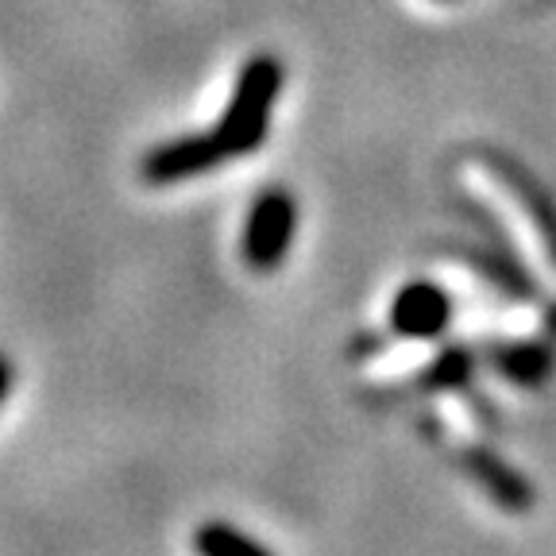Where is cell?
<instances>
[{
  "label": "cell",
  "mask_w": 556,
  "mask_h": 556,
  "mask_svg": "<svg viewBox=\"0 0 556 556\" xmlns=\"http://www.w3.org/2000/svg\"><path fill=\"white\" fill-rule=\"evenodd\" d=\"M471 371H476V356L468 348H444L437 352V359L417 375V387L421 391H460L471 382Z\"/></svg>",
  "instance_id": "ba28073f"
},
{
  "label": "cell",
  "mask_w": 556,
  "mask_h": 556,
  "mask_svg": "<svg viewBox=\"0 0 556 556\" xmlns=\"http://www.w3.org/2000/svg\"><path fill=\"white\" fill-rule=\"evenodd\" d=\"M486 163H491V170H498L503 174V182H506V190L514 193V198L526 205V213L533 217V225H538V232L545 236V248H548V255L556 260V205H553V198H548L545 190H541L538 182H533L530 174L521 170L518 163H510V159H503V155H486Z\"/></svg>",
  "instance_id": "52a82bcc"
},
{
  "label": "cell",
  "mask_w": 556,
  "mask_h": 556,
  "mask_svg": "<svg viewBox=\"0 0 556 556\" xmlns=\"http://www.w3.org/2000/svg\"><path fill=\"white\" fill-rule=\"evenodd\" d=\"M12 391V359L0 352V406H4V399H9Z\"/></svg>",
  "instance_id": "30bf717a"
},
{
  "label": "cell",
  "mask_w": 556,
  "mask_h": 556,
  "mask_svg": "<svg viewBox=\"0 0 556 556\" xmlns=\"http://www.w3.org/2000/svg\"><path fill=\"white\" fill-rule=\"evenodd\" d=\"M298 232V201L290 190L282 186H270L248 208V220H243V236H240V255L243 263L260 275L278 270L287 263L290 243Z\"/></svg>",
  "instance_id": "7a4b0ae2"
},
{
  "label": "cell",
  "mask_w": 556,
  "mask_h": 556,
  "mask_svg": "<svg viewBox=\"0 0 556 556\" xmlns=\"http://www.w3.org/2000/svg\"><path fill=\"white\" fill-rule=\"evenodd\" d=\"M287 81V66L275 54H252L236 74L232 97L217 121V139L228 151V159L255 155L270 136V113Z\"/></svg>",
  "instance_id": "6da1fadb"
},
{
  "label": "cell",
  "mask_w": 556,
  "mask_h": 556,
  "mask_svg": "<svg viewBox=\"0 0 556 556\" xmlns=\"http://www.w3.org/2000/svg\"><path fill=\"white\" fill-rule=\"evenodd\" d=\"M460 460H464V471H468V476L486 491V498H491V503H498L503 510L521 514V510H530V506H533L530 479L518 476V471H514L503 456H495L491 448H479V444H476V448H464Z\"/></svg>",
  "instance_id": "5b68a950"
},
{
  "label": "cell",
  "mask_w": 556,
  "mask_h": 556,
  "mask_svg": "<svg viewBox=\"0 0 556 556\" xmlns=\"http://www.w3.org/2000/svg\"><path fill=\"white\" fill-rule=\"evenodd\" d=\"M193 548L201 556H267V545H260L255 538L236 530L232 521H205L193 533Z\"/></svg>",
  "instance_id": "9c48e42d"
},
{
  "label": "cell",
  "mask_w": 556,
  "mask_h": 556,
  "mask_svg": "<svg viewBox=\"0 0 556 556\" xmlns=\"http://www.w3.org/2000/svg\"><path fill=\"white\" fill-rule=\"evenodd\" d=\"M545 325H548V332H553V337H556V305L545 313Z\"/></svg>",
  "instance_id": "8fae6325"
},
{
  "label": "cell",
  "mask_w": 556,
  "mask_h": 556,
  "mask_svg": "<svg viewBox=\"0 0 556 556\" xmlns=\"http://www.w3.org/2000/svg\"><path fill=\"white\" fill-rule=\"evenodd\" d=\"M220 163H228V151L220 148L217 131H190V136L166 139V143L151 148L139 163V178L148 186H174Z\"/></svg>",
  "instance_id": "3957f363"
},
{
  "label": "cell",
  "mask_w": 556,
  "mask_h": 556,
  "mask_svg": "<svg viewBox=\"0 0 556 556\" xmlns=\"http://www.w3.org/2000/svg\"><path fill=\"white\" fill-rule=\"evenodd\" d=\"M452 321V298L437 282H406L391 302V332L402 340H437Z\"/></svg>",
  "instance_id": "277c9868"
},
{
  "label": "cell",
  "mask_w": 556,
  "mask_h": 556,
  "mask_svg": "<svg viewBox=\"0 0 556 556\" xmlns=\"http://www.w3.org/2000/svg\"><path fill=\"white\" fill-rule=\"evenodd\" d=\"M491 367L503 375L514 387H526V391H538L553 379L556 371V352L541 340H514V344L491 348Z\"/></svg>",
  "instance_id": "8992f818"
}]
</instances>
